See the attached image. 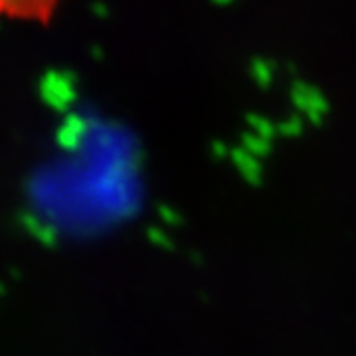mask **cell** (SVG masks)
I'll return each mask as SVG.
<instances>
[{"mask_svg":"<svg viewBox=\"0 0 356 356\" xmlns=\"http://www.w3.org/2000/svg\"><path fill=\"white\" fill-rule=\"evenodd\" d=\"M62 0H0V20L20 24H48Z\"/></svg>","mask_w":356,"mask_h":356,"instance_id":"cell-1","label":"cell"}]
</instances>
